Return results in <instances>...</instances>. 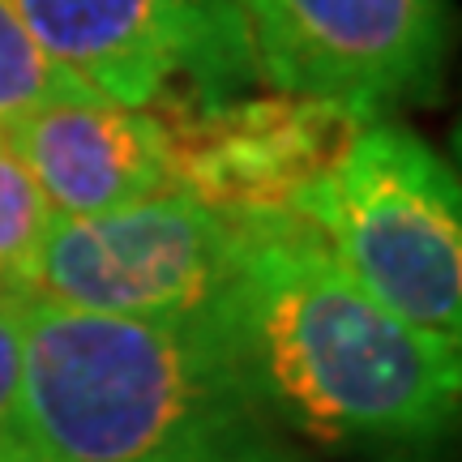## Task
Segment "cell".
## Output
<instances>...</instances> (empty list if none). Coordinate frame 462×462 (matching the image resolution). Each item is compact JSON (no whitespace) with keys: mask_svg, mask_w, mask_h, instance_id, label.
Returning <instances> with one entry per match:
<instances>
[{"mask_svg":"<svg viewBox=\"0 0 462 462\" xmlns=\"http://www.w3.org/2000/svg\"><path fill=\"white\" fill-rule=\"evenodd\" d=\"M236 227L215 321L262 411L351 462L441 458L458 432L462 346L381 309L296 218Z\"/></svg>","mask_w":462,"mask_h":462,"instance_id":"1","label":"cell"},{"mask_svg":"<svg viewBox=\"0 0 462 462\" xmlns=\"http://www.w3.org/2000/svg\"><path fill=\"white\" fill-rule=\"evenodd\" d=\"M17 446L39 462H309L253 398L215 309L107 317L22 300Z\"/></svg>","mask_w":462,"mask_h":462,"instance_id":"2","label":"cell"},{"mask_svg":"<svg viewBox=\"0 0 462 462\" xmlns=\"http://www.w3.org/2000/svg\"><path fill=\"white\" fill-rule=\"evenodd\" d=\"M300 223L381 309L462 346V193L420 133L368 120L304 198Z\"/></svg>","mask_w":462,"mask_h":462,"instance_id":"3","label":"cell"},{"mask_svg":"<svg viewBox=\"0 0 462 462\" xmlns=\"http://www.w3.org/2000/svg\"><path fill=\"white\" fill-rule=\"evenodd\" d=\"M56 69L137 112L240 99L257 82L236 0H14Z\"/></svg>","mask_w":462,"mask_h":462,"instance_id":"4","label":"cell"},{"mask_svg":"<svg viewBox=\"0 0 462 462\" xmlns=\"http://www.w3.org/2000/svg\"><path fill=\"white\" fill-rule=\"evenodd\" d=\"M240 253V227L167 189L103 215H51L22 300L107 317L210 313Z\"/></svg>","mask_w":462,"mask_h":462,"instance_id":"5","label":"cell"},{"mask_svg":"<svg viewBox=\"0 0 462 462\" xmlns=\"http://www.w3.org/2000/svg\"><path fill=\"white\" fill-rule=\"evenodd\" d=\"M257 78L385 120L429 103L446 69V0H236Z\"/></svg>","mask_w":462,"mask_h":462,"instance_id":"6","label":"cell"},{"mask_svg":"<svg viewBox=\"0 0 462 462\" xmlns=\"http://www.w3.org/2000/svg\"><path fill=\"white\" fill-rule=\"evenodd\" d=\"M171 189L231 223L296 218L368 116L304 95H240L215 107L159 112Z\"/></svg>","mask_w":462,"mask_h":462,"instance_id":"7","label":"cell"},{"mask_svg":"<svg viewBox=\"0 0 462 462\" xmlns=\"http://www.w3.org/2000/svg\"><path fill=\"white\" fill-rule=\"evenodd\" d=\"M5 142L56 215H103L171 189L159 116L103 95L43 103L5 129Z\"/></svg>","mask_w":462,"mask_h":462,"instance_id":"8","label":"cell"},{"mask_svg":"<svg viewBox=\"0 0 462 462\" xmlns=\"http://www.w3.org/2000/svg\"><path fill=\"white\" fill-rule=\"evenodd\" d=\"M51 215L39 180L0 133V296H26Z\"/></svg>","mask_w":462,"mask_h":462,"instance_id":"9","label":"cell"},{"mask_svg":"<svg viewBox=\"0 0 462 462\" xmlns=\"http://www.w3.org/2000/svg\"><path fill=\"white\" fill-rule=\"evenodd\" d=\"M65 95H95L65 69H56L26 31L14 0H0V133L14 129L22 116Z\"/></svg>","mask_w":462,"mask_h":462,"instance_id":"10","label":"cell"},{"mask_svg":"<svg viewBox=\"0 0 462 462\" xmlns=\"http://www.w3.org/2000/svg\"><path fill=\"white\" fill-rule=\"evenodd\" d=\"M17 394H22V296H0V462L17 454Z\"/></svg>","mask_w":462,"mask_h":462,"instance_id":"11","label":"cell"},{"mask_svg":"<svg viewBox=\"0 0 462 462\" xmlns=\"http://www.w3.org/2000/svg\"><path fill=\"white\" fill-rule=\"evenodd\" d=\"M9 462H39V458H31V454H22V449H17V454H14Z\"/></svg>","mask_w":462,"mask_h":462,"instance_id":"12","label":"cell"}]
</instances>
